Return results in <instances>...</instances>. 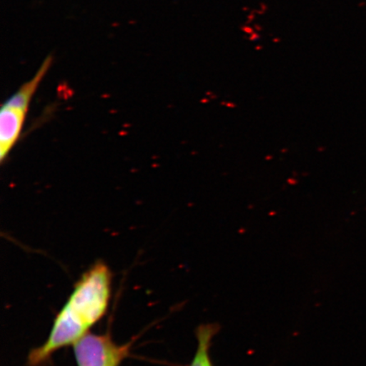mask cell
<instances>
[{
  "label": "cell",
  "instance_id": "obj_1",
  "mask_svg": "<svg viewBox=\"0 0 366 366\" xmlns=\"http://www.w3.org/2000/svg\"><path fill=\"white\" fill-rule=\"evenodd\" d=\"M112 292V273L98 262L76 282L66 304L54 318L49 335L42 345L31 350L29 366H43L54 353L73 346L107 313Z\"/></svg>",
  "mask_w": 366,
  "mask_h": 366
},
{
  "label": "cell",
  "instance_id": "obj_2",
  "mask_svg": "<svg viewBox=\"0 0 366 366\" xmlns=\"http://www.w3.org/2000/svg\"><path fill=\"white\" fill-rule=\"evenodd\" d=\"M52 59H45L39 70L20 86L0 109V162L4 163L20 139L31 99L51 66Z\"/></svg>",
  "mask_w": 366,
  "mask_h": 366
},
{
  "label": "cell",
  "instance_id": "obj_3",
  "mask_svg": "<svg viewBox=\"0 0 366 366\" xmlns=\"http://www.w3.org/2000/svg\"><path fill=\"white\" fill-rule=\"evenodd\" d=\"M77 366H120L129 355L131 343L120 345L111 334L88 333L73 345Z\"/></svg>",
  "mask_w": 366,
  "mask_h": 366
},
{
  "label": "cell",
  "instance_id": "obj_4",
  "mask_svg": "<svg viewBox=\"0 0 366 366\" xmlns=\"http://www.w3.org/2000/svg\"><path fill=\"white\" fill-rule=\"evenodd\" d=\"M219 329L216 323L200 325L197 328V350L189 366H214L209 350Z\"/></svg>",
  "mask_w": 366,
  "mask_h": 366
}]
</instances>
